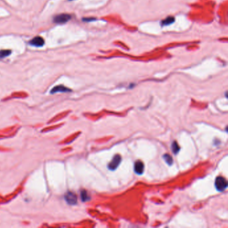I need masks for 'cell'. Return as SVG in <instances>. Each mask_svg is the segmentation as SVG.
Returning a JSON list of instances; mask_svg holds the SVG:
<instances>
[{"instance_id": "cell-12", "label": "cell", "mask_w": 228, "mask_h": 228, "mask_svg": "<svg viewBox=\"0 0 228 228\" xmlns=\"http://www.w3.org/2000/svg\"><path fill=\"white\" fill-rule=\"evenodd\" d=\"M11 53V50H1L0 51V58H5L6 56H9Z\"/></svg>"}, {"instance_id": "cell-7", "label": "cell", "mask_w": 228, "mask_h": 228, "mask_svg": "<svg viewBox=\"0 0 228 228\" xmlns=\"http://www.w3.org/2000/svg\"><path fill=\"white\" fill-rule=\"evenodd\" d=\"M71 90H70L66 87L62 86V85H60V86H56L54 88H53L52 89L50 93L51 94H55L57 93H68V92H70Z\"/></svg>"}, {"instance_id": "cell-10", "label": "cell", "mask_w": 228, "mask_h": 228, "mask_svg": "<svg viewBox=\"0 0 228 228\" xmlns=\"http://www.w3.org/2000/svg\"><path fill=\"white\" fill-rule=\"evenodd\" d=\"M163 159L165 160V162L169 165H171L173 164V162L171 156L169 155V154H165V155H163Z\"/></svg>"}, {"instance_id": "cell-3", "label": "cell", "mask_w": 228, "mask_h": 228, "mask_svg": "<svg viewBox=\"0 0 228 228\" xmlns=\"http://www.w3.org/2000/svg\"><path fill=\"white\" fill-rule=\"evenodd\" d=\"M64 199L69 205L74 206L77 203V196L75 193L71 192H67L64 195Z\"/></svg>"}, {"instance_id": "cell-8", "label": "cell", "mask_w": 228, "mask_h": 228, "mask_svg": "<svg viewBox=\"0 0 228 228\" xmlns=\"http://www.w3.org/2000/svg\"><path fill=\"white\" fill-rule=\"evenodd\" d=\"M175 21V18L173 17H168L167 18H166L165 20L162 21V26H169L170 24H172Z\"/></svg>"}, {"instance_id": "cell-11", "label": "cell", "mask_w": 228, "mask_h": 228, "mask_svg": "<svg viewBox=\"0 0 228 228\" xmlns=\"http://www.w3.org/2000/svg\"><path fill=\"white\" fill-rule=\"evenodd\" d=\"M171 148H172L173 153L174 154H177L178 153V152L179 151V150H180V148H179V145H178V144L177 143L176 141H174L173 142Z\"/></svg>"}, {"instance_id": "cell-9", "label": "cell", "mask_w": 228, "mask_h": 228, "mask_svg": "<svg viewBox=\"0 0 228 228\" xmlns=\"http://www.w3.org/2000/svg\"><path fill=\"white\" fill-rule=\"evenodd\" d=\"M80 195H81V199L83 202H86L87 201L90 200V196L85 190H83L80 193Z\"/></svg>"}, {"instance_id": "cell-6", "label": "cell", "mask_w": 228, "mask_h": 228, "mask_svg": "<svg viewBox=\"0 0 228 228\" xmlns=\"http://www.w3.org/2000/svg\"><path fill=\"white\" fill-rule=\"evenodd\" d=\"M30 44L36 47H41L44 44V40L41 37H35L30 41Z\"/></svg>"}, {"instance_id": "cell-1", "label": "cell", "mask_w": 228, "mask_h": 228, "mask_svg": "<svg viewBox=\"0 0 228 228\" xmlns=\"http://www.w3.org/2000/svg\"><path fill=\"white\" fill-rule=\"evenodd\" d=\"M215 186L217 190L219 192H223L227 187V183L226 179L223 177H217L215 179Z\"/></svg>"}, {"instance_id": "cell-5", "label": "cell", "mask_w": 228, "mask_h": 228, "mask_svg": "<svg viewBox=\"0 0 228 228\" xmlns=\"http://www.w3.org/2000/svg\"><path fill=\"white\" fill-rule=\"evenodd\" d=\"M134 169L136 173L138 175H142L144 173V169H145V166L143 163L140 161H136L134 165Z\"/></svg>"}, {"instance_id": "cell-4", "label": "cell", "mask_w": 228, "mask_h": 228, "mask_svg": "<svg viewBox=\"0 0 228 228\" xmlns=\"http://www.w3.org/2000/svg\"><path fill=\"white\" fill-rule=\"evenodd\" d=\"M71 16L68 14H60L57 15L56 18H54V22L55 23H57V24H64V23H66L70 20Z\"/></svg>"}, {"instance_id": "cell-2", "label": "cell", "mask_w": 228, "mask_h": 228, "mask_svg": "<svg viewBox=\"0 0 228 228\" xmlns=\"http://www.w3.org/2000/svg\"><path fill=\"white\" fill-rule=\"evenodd\" d=\"M122 161V158L121 156L119 155H116L113 156L112 161L109 163L108 165V168H109V170H112V171H114L116 169L117 167H119L120 163H121Z\"/></svg>"}]
</instances>
